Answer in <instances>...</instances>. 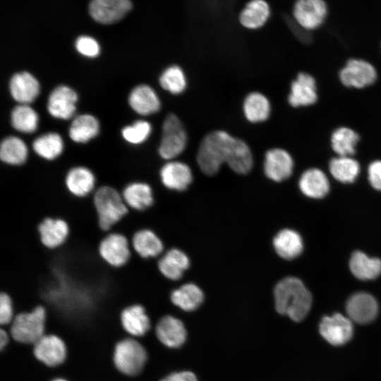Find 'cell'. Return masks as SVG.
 <instances>
[{"label": "cell", "instance_id": "1", "mask_svg": "<svg viewBox=\"0 0 381 381\" xmlns=\"http://www.w3.org/2000/svg\"><path fill=\"white\" fill-rule=\"evenodd\" d=\"M99 230L105 234L116 229L130 214L119 188L99 185L90 198Z\"/></svg>", "mask_w": 381, "mask_h": 381}, {"label": "cell", "instance_id": "2", "mask_svg": "<svg viewBox=\"0 0 381 381\" xmlns=\"http://www.w3.org/2000/svg\"><path fill=\"white\" fill-rule=\"evenodd\" d=\"M274 296L277 312L296 322L302 320L311 307V294L296 277L279 281L274 287Z\"/></svg>", "mask_w": 381, "mask_h": 381}, {"label": "cell", "instance_id": "3", "mask_svg": "<svg viewBox=\"0 0 381 381\" xmlns=\"http://www.w3.org/2000/svg\"><path fill=\"white\" fill-rule=\"evenodd\" d=\"M236 138L223 130H214L204 136L196 159L200 170L205 175L213 176L224 163L228 164Z\"/></svg>", "mask_w": 381, "mask_h": 381}, {"label": "cell", "instance_id": "4", "mask_svg": "<svg viewBox=\"0 0 381 381\" xmlns=\"http://www.w3.org/2000/svg\"><path fill=\"white\" fill-rule=\"evenodd\" d=\"M95 252L99 261L114 270L123 269L134 257L130 237L117 229L102 235L97 243Z\"/></svg>", "mask_w": 381, "mask_h": 381}, {"label": "cell", "instance_id": "5", "mask_svg": "<svg viewBox=\"0 0 381 381\" xmlns=\"http://www.w3.org/2000/svg\"><path fill=\"white\" fill-rule=\"evenodd\" d=\"M66 194L76 200L90 199L99 186L95 171L86 164H77L68 167L62 178Z\"/></svg>", "mask_w": 381, "mask_h": 381}, {"label": "cell", "instance_id": "6", "mask_svg": "<svg viewBox=\"0 0 381 381\" xmlns=\"http://www.w3.org/2000/svg\"><path fill=\"white\" fill-rule=\"evenodd\" d=\"M35 230L40 245L49 252L64 248L72 234L69 222L63 217L56 215L42 217L37 222Z\"/></svg>", "mask_w": 381, "mask_h": 381}, {"label": "cell", "instance_id": "7", "mask_svg": "<svg viewBox=\"0 0 381 381\" xmlns=\"http://www.w3.org/2000/svg\"><path fill=\"white\" fill-rule=\"evenodd\" d=\"M188 135L180 118L175 114H169L162 126V137L158 147L159 156L166 160H172L186 149Z\"/></svg>", "mask_w": 381, "mask_h": 381}, {"label": "cell", "instance_id": "8", "mask_svg": "<svg viewBox=\"0 0 381 381\" xmlns=\"http://www.w3.org/2000/svg\"><path fill=\"white\" fill-rule=\"evenodd\" d=\"M45 319V310L40 306L31 312L18 314L11 328L13 338L20 343L35 344L44 335Z\"/></svg>", "mask_w": 381, "mask_h": 381}, {"label": "cell", "instance_id": "9", "mask_svg": "<svg viewBox=\"0 0 381 381\" xmlns=\"http://www.w3.org/2000/svg\"><path fill=\"white\" fill-rule=\"evenodd\" d=\"M116 368L127 375L139 373L145 365L147 353L136 340L126 339L116 344L113 356Z\"/></svg>", "mask_w": 381, "mask_h": 381}, {"label": "cell", "instance_id": "10", "mask_svg": "<svg viewBox=\"0 0 381 381\" xmlns=\"http://www.w3.org/2000/svg\"><path fill=\"white\" fill-rule=\"evenodd\" d=\"M122 198L132 213H141L150 209L155 203L151 185L141 179L127 182L120 189Z\"/></svg>", "mask_w": 381, "mask_h": 381}, {"label": "cell", "instance_id": "11", "mask_svg": "<svg viewBox=\"0 0 381 381\" xmlns=\"http://www.w3.org/2000/svg\"><path fill=\"white\" fill-rule=\"evenodd\" d=\"M130 240L134 256L142 260L157 258L164 250L162 239L150 228H137L130 235Z\"/></svg>", "mask_w": 381, "mask_h": 381}, {"label": "cell", "instance_id": "12", "mask_svg": "<svg viewBox=\"0 0 381 381\" xmlns=\"http://www.w3.org/2000/svg\"><path fill=\"white\" fill-rule=\"evenodd\" d=\"M319 330L327 341L335 346L348 342L353 333L351 320L340 313L323 317Z\"/></svg>", "mask_w": 381, "mask_h": 381}, {"label": "cell", "instance_id": "13", "mask_svg": "<svg viewBox=\"0 0 381 381\" xmlns=\"http://www.w3.org/2000/svg\"><path fill=\"white\" fill-rule=\"evenodd\" d=\"M339 78L346 87L363 88L373 84L377 72L370 63L361 59H350L339 72Z\"/></svg>", "mask_w": 381, "mask_h": 381}, {"label": "cell", "instance_id": "14", "mask_svg": "<svg viewBox=\"0 0 381 381\" xmlns=\"http://www.w3.org/2000/svg\"><path fill=\"white\" fill-rule=\"evenodd\" d=\"M327 5L321 0H299L294 6L295 21L310 30L319 27L327 16Z\"/></svg>", "mask_w": 381, "mask_h": 381}, {"label": "cell", "instance_id": "15", "mask_svg": "<svg viewBox=\"0 0 381 381\" xmlns=\"http://www.w3.org/2000/svg\"><path fill=\"white\" fill-rule=\"evenodd\" d=\"M131 8L132 3L128 0H93L89 11L95 20L109 24L121 19Z\"/></svg>", "mask_w": 381, "mask_h": 381}, {"label": "cell", "instance_id": "16", "mask_svg": "<svg viewBox=\"0 0 381 381\" xmlns=\"http://www.w3.org/2000/svg\"><path fill=\"white\" fill-rule=\"evenodd\" d=\"M77 99V94L73 89L66 85H59L49 95L47 110L54 117L70 119L75 111Z\"/></svg>", "mask_w": 381, "mask_h": 381}, {"label": "cell", "instance_id": "17", "mask_svg": "<svg viewBox=\"0 0 381 381\" xmlns=\"http://www.w3.org/2000/svg\"><path fill=\"white\" fill-rule=\"evenodd\" d=\"M294 161L288 152L281 148H272L265 155L264 171L274 181L289 178L293 171Z\"/></svg>", "mask_w": 381, "mask_h": 381}, {"label": "cell", "instance_id": "18", "mask_svg": "<svg viewBox=\"0 0 381 381\" xmlns=\"http://www.w3.org/2000/svg\"><path fill=\"white\" fill-rule=\"evenodd\" d=\"M34 354L48 366L62 363L66 356V347L63 340L56 335H44L34 344Z\"/></svg>", "mask_w": 381, "mask_h": 381}, {"label": "cell", "instance_id": "19", "mask_svg": "<svg viewBox=\"0 0 381 381\" xmlns=\"http://www.w3.org/2000/svg\"><path fill=\"white\" fill-rule=\"evenodd\" d=\"M348 318L359 324L373 321L378 311L376 300L369 294L359 292L352 295L346 303Z\"/></svg>", "mask_w": 381, "mask_h": 381}, {"label": "cell", "instance_id": "20", "mask_svg": "<svg viewBox=\"0 0 381 381\" xmlns=\"http://www.w3.org/2000/svg\"><path fill=\"white\" fill-rule=\"evenodd\" d=\"M159 174L161 183L170 190H186L193 181L190 167L179 161L167 162L160 168Z\"/></svg>", "mask_w": 381, "mask_h": 381}, {"label": "cell", "instance_id": "21", "mask_svg": "<svg viewBox=\"0 0 381 381\" xmlns=\"http://www.w3.org/2000/svg\"><path fill=\"white\" fill-rule=\"evenodd\" d=\"M318 99L316 83L308 73H300L290 87L288 97L289 104L294 107L308 106L314 104Z\"/></svg>", "mask_w": 381, "mask_h": 381}, {"label": "cell", "instance_id": "22", "mask_svg": "<svg viewBox=\"0 0 381 381\" xmlns=\"http://www.w3.org/2000/svg\"><path fill=\"white\" fill-rule=\"evenodd\" d=\"M29 159V150L21 138L10 135L4 138L0 144V160L4 165L20 169L26 165Z\"/></svg>", "mask_w": 381, "mask_h": 381}, {"label": "cell", "instance_id": "23", "mask_svg": "<svg viewBox=\"0 0 381 381\" xmlns=\"http://www.w3.org/2000/svg\"><path fill=\"white\" fill-rule=\"evenodd\" d=\"M12 97L20 104L32 102L39 95L40 84L29 72L21 71L12 75L9 82Z\"/></svg>", "mask_w": 381, "mask_h": 381}, {"label": "cell", "instance_id": "24", "mask_svg": "<svg viewBox=\"0 0 381 381\" xmlns=\"http://www.w3.org/2000/svg\"><path fill=\"white\" fill-rule=\"evenodd\" d=\"M128 103L138 114L147 116L157 112L161 108L160 99L150 85L141 84L135 86L130 92Z\"/></svg>", "mask_w": 381, "mask_h": 381}, {"label": "cell", "instance_id": "25", "mask_svg": "<svg viewBox=\"0 0 381 381\" xmlns=\"http://www.w3.org/2000/svg\"><path fill=\"white\" fill-rule=\"evenodd\" d=\"M156 334L162 344L171 348L181 346L186 338V331L183 322L169 315L159 321L156 327Z\"/></svg>", "mask_w": 381, "mask_h": 381}, {"label": "cell", "instance_id": "26", "mask_svg": "<svg viewBox=\"0 0 381 381\" xmlns=\"http://www.w3.org/2000/svg\"><path fill=\"white\" fill-rule=\"evenodd\" d=\"M31 147L39 158L49 162L58 159L64 150L62 138L54 132L38 136L32 141Z\"/></svg>", "mask_w": 381, "mask_h": 381}, {"label": "cell", "instance_id": "27", "mask_svg": "<svg viewBox=\"0 0 381 381\" xmlns=\"http://www.w3.org/2000/svg\"><path fill=\"white\" fill-rule=\"evenodd\" d=\"M190 265L187 255L177 248L167 251L157 261V268L162 275L171 279H179Z\"/></svg>", "mask_w": 381, "mask_h": 381}, {"label": "cell", "instance_id": "28", "mask_svg": "<svg viewBox=\"0 0 381 381\" xmlns=\"http://www.w3.org/2000/svg\"><path fill=\"white\" fill-rule=\"evenodd\" d=\"M270 16V7L264 0L248 1L241 11L238 16L240 24L250 30L262 27Z\"/></svg>", "mask_w": 381, "mask_h": 381}, {"label": "cell", "instance_id": "29", "mask_svg": "<svg viewBox=\"0 0 381 381\" xmlns=\"http://www.w3.org/2000/svg\"><path fill=\"white\" fill-rule=\"evenodd\" d=\"M243 111L246 119L250 123L265 121L271 113V104L268 98L260 92H251L244 98Z\"/></svg>", "mask_w": 381, "mask_h": 381}, {"label": "cell", "instance_id": "30", "mask_svg": "<svg viewBox=\"0 0 381 381\" xmlns=\"http://www.w3.org/2000/svg\"><path fill=\"white\" fill-rule=\"evenodd\" d=\"M273 246L276 253L282 258L292 260L303 250V241L298 233L291 229H283L274 236Z\"/></svg>", "mask_w": 381, "mask_h": 381}, {"label": "cell", "instance_id": "31", "mask_svg": "<svg viewBox=\"0 0 381 381\" xmlns=\"http://www.w3.org/2000/svg\"><path fill=\"white\" fill-rule=\"evenodd\" d=\"M121 321L124 329L133 336L145 334L150 326L144 308L138 304L126 308L121 313Z\"/></svg>", "mask_w": 381, "mask_h": 381}, {"label": "cell", "instance_id": "32", "mask_svg": "<svg viewBox=\"0 0 381 381\" xmlns=\"http://www.w3.org/2000/svg\"><path fill=\"white\" fill-rule=\"evenodd\" d=\"M299 188L308 197L322 198L329 191V182L322 171L318 169H310L301 175Z\"/></svg>", "mask_w": 381, "mask_h": 381}, {"label": "cell", "instance_id": "33", "mask_svg": "<svg viewBox=\"0 0 381 381\" xmlns=\"http://www.w3.org/2000/svg\"><path fill=\"white\" fill-rule=\"evenodd\" d=\"M353 274L361 280H370L377 277L381 273V260L370 258L361 251L354 252L349 261Z\"/></svg>", "mask_w": 381, "mask_h": 381}, {"label": "cell", "instance_id": "34", "mask_svg": "<svg viewBox=\"0 0 381 381\" xmlns=\"http://www.w3.org/2000/svg\"><path fill=\"white\" fill-rule=\"evenodd\" d=\"M99 129V122L95 116L82 114L73 120L68 135L71 140L76 143H86L97 135Z\"/></svg>", "mask_w": 381, "mask_h": 381}, {"label": "cell", "instance_id": "35", "mask_svg": "<svg viewBox=\"0 0 381 381\" xmlns=\"http://www.w3.org/2000/svg\"><path fill=\"white\" fill-rule=\"evenodd\" d=\"M202 290L192 283L186 284L171 294L173 303L186 311L195 310L203 301Z\"/></svg>", "mask_w": 381, "mask_h": 381}, {"label": "cell", "instance_id": "36", "mask_svg": "<svg viewBox=\"0 0 381 381\" xmlns=\"http://www.w3.org/2000/svg\"><path fill=\"white\" fill-rule=\"evenodd\" d=\"M38 119L37 112L28 104L16 106L11 114L12 126L25 133H31L36 131Z\"/></svg>", "mask_w": 381, "mask_h": 381}, {"label": "cell", "instance_id": "37", "mask_svg": "<svg viewBox=\"0 0 381 381\" xmlns=\"http://www.w3.org/2000/svg\"><path fill=\"white\" fill-rule=\"evenodd\" d=\"M228 166L240 174L248 173L253 164L252 152L248 144L241 138H236L232 155Z\"/></svg>", "mask_w": 381, "mask_h": 381}, {"label": "cell", "instance_id": "38", "mask_svg": "<svg viewBox=\"0 0 381 381\" xmlns=\"http://www.w3.org/2000/svg\"><path fill=\"white\" fill-rule=\"evenodd\" d=\"M359 135L352 129L341 127L336 129L331 136L332 150L339 157H349L355 153Z\"/></svg>", "mask_w": 381, "mask_h": 381}, {"label": "cell", "instance_id": "39", "mask_svg": "<svg viewBox=\"0 0 381 381\" xmlns=\"http://www.w3.org/2000/svg\"><path fill=\"white\" fill-rule=\"evenodd\" d=\"M159 83L162 89L176 95L183 92L187 87V78L183 70L175 64L162 71Z\"/></svg>", "mask_w": 381, "mask_h": 381}, {"label": "cell", "instance_id": "40", "mask_svg": "<svg viewBox=\"0 0 381 381\" xmlns=\"http://www.w3.org/2000/svg\"><path fill=\"white\" fill-rule=\"evenodd\" d=\"M329 171L338 181L342 183L354 181L360 171L358 162L349 157H339L331 159Z\"/></svg>", "mask_w": 381, "mask_h": 381}, {"label": "cell", "instance_id": "41", "mask_svg": "<svg viewBox=\"0 0 381 381\" xmlns=\"http://www.w3.org/2000/svg\"><path fill=\"white\" fill-rule=\"evenodd\" d=\"M152 132L151 124L144 120H138L121 130L123 138L129 144L140 145L147 140Z\"/></svg>", "mask_w": 381, "mask_h": 381}, {"label": "cell", "instance_id": "42", "mask_svg": "<svg viewBox=\"0 0 381 381\" xmlns=\"http://www.w3.org/2000/svg\"><path fill=\"white\" fill-rule=\"evenodd\" d=\"M75 48L79 53L87 57H95L100 51L97 41L87 35H81L77 38Z\"/></svg>", "mask_w": 381, "mask_h": 381}, {"label": "cell", "instance_id": "43", "mask_svg": "<svg viewBox=\"0 0 381 381\" xmlns=\"http://www.w3.org/2000/svg\"><path fill=\"white\" fill-rule=\"evenodd\" d=\"M12 318V299L8 293L2 291L0 294V322L1 325H6Z\"/></svg>", "mask_w": 381, "mask_h": 381}, {"label": "cell", "instance_id": "44", "mask_svg": "<svg viewBox=\"0 0 381 381\" xmlns=\"http://www.w3.org/2000/svg\"><path fill=\"white\" fill-rule=\"evenodd\" d=\"M368 179L374 188L381 190V161H375L369 165Z\"/></svg>", "mask_w": 381, "mask_h": 381}, {"label": "cell", "instance_id": "45", "mask_svg": "<svg viewBox=\"0 0 381 381\" xmlns=\"http://www.w3.org/2000/svg\"><path fill=\"white\" fill-rule=\"evenodd\" d=\"M161 381H198L195 375L189 371L174 373Z\"/></svg>", "mask_w": 381, "mask_h": 381}, {"label": "cell", "instance_id": "46", "mask_svg": "<svg viewBox=\"0 0 381 381\" xmlns=\"http://www.w3.org/2000/svg\"><path fill=\"white\" fill-rule=\"evenodd\" d=\"M44 176H45V178L47 179H47H54V178H55V179H60L62 180V176H60L59 175V176H58V175H44ZM42 179L44 180V181H46L43 176H42ZM34 179L35 180V181H36L40 186L42 184L41 182H40V181H38V179H37L36 177H35ZM44 183H45V182H44ZM32 183L35 188H34V187H33L32 186H31V185H30V186L32 187V188H33L34 189H35L36 190H37V189H38L39 188H38L36 185H35L34 183ZM42 184H43V183H42ZM43 185H44V184H43ZM40 190H41V189H40ZM42 190H43V189H42ZM31 191H32V192H30V193H32V196H29V197L28 196V197L29 198H31V199H32V198L33 197V195H35V193H36L37 191H35V190H32ZM37 191H38V190H37ZM42 191H43V190H42ZM29 192H30V191H29ZM37 193H38V192H37ZM35 195H36V194H35ZM30 202H28V203L30 204ZM30 207H29L28 210H29L30 213L31 214V215L33 217V215L32 214V213H31V212H30ZM34 218H35V217H34ZM36 220H37V219H36ZM37 221H38V220H37Z\"/></svg>", "mask_w": 381, "mask_h": 381}, {"label": "cell", "instance_id": "47", "mask_svg": "<svg viewBox=\"0 0 381 381\" xmlns=\"http://www.w3.org/2000/svg\"><path fill=\"white\" fill-rule=\"evenodd\" d=\"M8 336L6 332H5L3 329H1V331H0V348H1V349H3L6 346V344H8Z\"/></svg>", "mask_w": 381, "mask_h": 381}, {"label": "cell", "instance_id": "48", "mask_svg": "<svg viewBox=\"0 0 381 381\" xmlns=\"http://www.w3.org/2000/svg\"><path fill=\"white\" fill-rule=\"evenodd\" d=\"M52 381H67V380H66L64 379H61V378H58V379H55V380H54Z\"/></svg>", "mask_w": 381, "mask_h": 381}]
</instances>
